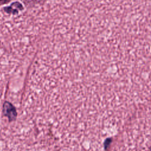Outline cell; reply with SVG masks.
Segmentation results:
<instances>
[{"instance_id":"cell-5","label":"cell","mask_w":151,"mask_h":151,"mask_svg":"<svg viewBox=\"0 0 151 151\" xmlns=\"http://www.w3.org/2000/svg\"><path fill=\"white\" fill-rule=\"evenodd\" d=\"M150 151H151V147H150Z\"/></svg>"},{"instance_id":"cell-1","label":"cell","mask_w":151,"mask_h":151,"mask_svg":"<svg viewBox=\"0 0 151 151\" xmlns=\"http://www.w3.org/2000/svg\"><path fill=\"white\" fill-rule=\"evenodd\" d=\"M2 115L5 117L9 122H15L18 116L16 107L9 101H5L2 105Z\"/></svg>"},{"instance_id":"cell-4","label":"cell","mask_w":151,"mask_h":151,"mask_svg":"<svg viewBox=\"0 0 151 151\" xmlns=\"http://www.w3.org/2000/svg\"><path fill=\"white\" fill-rule=\"evenodd\" d=\"M111 142V139H110V138H108V139H107L105 140L104 143V146L105 149H107V147L109 146V145L110 144Z\"/></svg>"},{"instance_id":"cell-3","label":"cell","mask_w":151,"mask_h":151,"mask_svg":"<svg viewBox=\"0 0 151 151\" xmlns=\"http://www.w3.org/2000/svg\"><path fill=\"white\" fill-rule=\"evenodd\" d=\"M12 1H14V0H0V5L9 3ZM20 1H21V2H23L25 5L31 6L35 4H39L42 0H20Z\"/></svg>"},{"instance_id":"cell-2","label":"cell","mask_w":151,"mask_h":151,"mask_svg":"<svg viewBox=\"0 0 151 151\" xmlns=\"http://www.w3.org/2000/svg\"><path fill=\"white\" fill-rule=\"evenodd\" d=\"M4 9L5 12L8 14H18L19 11L23 10L24 8L22 4L19 3V2H14L11 4L10 6L6 8H5Z\"/></svg>"}]
</instances>
